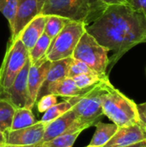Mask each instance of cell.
Instances as JSON below:
<instances>
[{
	"label": "cell",
	"mask_w": 146,
	"mask_h": 147,
	"mask_svg": "<svg viewBox=\"0 0 146 147\" xmlns=\"http://www.w3.org/2000/svg\"><path fill=\"white\" fill-rule=\"evenodd\" d=\"M14 112V106L5 98L0 97V132L3 134L10 129Z\"/></svg>",
	"instance_id": "obj_22"
},
{
	"label": "cell",
	"mask_w": 146,
	"mask_h": 147,
	"mask_svg": "<svg viewBox=\"0 0 146 147\" xmlns=\"http://www.w3.org/2000/svg\"><path fill=\"white\" fill-rule=\"evenodd\" d=\"M39 14H40V6L38 0H17L14 32L10 35L9 43L13 42L28 22Z\"/></svg>",
	"instance_id": "obj_12"
},
{
	"label": "cell",
	"mask_w": 146,
	"mask_h": 147,
	"mask_svg": "<svg viewBox=\"0 0 146 147\" xmlns=\"http://www.w3.org/2000/svg\"><path fill=\"white\" fill-rule=\"evenodd\" d=\"M52 40L46 34H42V35L36 41L34 46L29 51V59L31 64H35L40 59L46 58V54L49 48Z\"/></svg>",
	"instance_id": "obj_21"
},
{
	"label": "cell",
	"mask_w": 146,
	"mask_h": 147,
	"mask_svg": "<svg viewBox=\"0 0 146 147\" xmlns=\"http://www.w3.org/2000/svg\"><path fill=\"white\" fill-rule=\"evenodd\" d=\"M91 88L92 87L88 89H80L79 87L77 86V84H75L72 78H65L62 80L57 81L50 84L46 90V95L53 94L57 96L70 98L75 96H81L84 95L86 92H88Z\"/></svg>",
	"instance_id": "obj_16"
},
{
	"label": "cell",
	"mask_w": 146,
	"mask_h": 147,
	"mask_svg": "<svg viewBox=\"0 0 146 147\" xmlns=\"http://www.w3.org/2000/svg\"><path fill=\"white\" fill-rule=\"evenodd\" d=\"M107 7L100 0H45L40 14L59 16L88 26L101 16Z\"/></svg>",
	"instance_id": "obj_2"
},
{
	"label": "cell",
	"mask_w": 146,
	"mask_h": 147,
	"mask_svg": "<svg viewBox=\"0 0 146 147\" xmlns=\"http://www.w3.org/2000/svg\"><path fill=\"white\" fill-rule=\"evenodd\" d=\"M46 16L39 14L22 30L16 39H19L28 52L44 33Z\"/></svg>",
	"instance_id": "obj_14"
},
{
	"label": "cell",
	"mask_w": 146,
	"mask_h": 147,
	"mask_svg": "<svg viewBox=\"0 0 146 147\" xmlns=\"http://www.w3.org/2000/svg\"><path fill=\"white\" fill-rule=\"evenodd\" d=\"M29 59V52L19 39L8 43L6 53L0 66V90L10 87Z\"/></svg>",
	"instance_id": "obj_7"
},
{
	"label": "cell",
	"mask_w": 146,
	"mask_h": 147,
	"mask_svg": "<svg viewBox=\"0 0 146 147\" xmlns=\"http://www.w3.org/2000/svg\"><path fill=\"white\" fill-rule=\"evenodd\" d=\"M86 30V25L83 22H70L61 32L51 41L46 59L51 62L63 59L72 58L73 52Z\"/></svg>",
	"instance_id": "obj_6"
},
{
	"label": "cell",
	"mask_w": 146,
	"mask_h": 147,
	"mask_svg": "<svg viewBox=\"0 0 146 147\" xmlns=\"http://www.w3.org/2000/svg\"><path fill=\"white\" fill-rule=\"evenodd\" d=\"M51 61L46 58L40 59L35 64H31L28 75V100L27 108L32 109L34 106L40 90L46 79V73L50 67Z\"/></svg>",
	"instance_id": "obj_11"
},
{
	"label": "cell",
	"mask_w": 146,
	"mask_h": 147,
	"mask_svg": "<svg viewBox=\"0 0 146 147\" xmlns=\"http://www.w3.org/2000/svg\"><path fill=\"white\" fill-rule=\"evenodd\" d=\"M108 6L110 5H128L126 0H100Z\"/></svg>",
	"instance_id": "obj_30"
},
{
	"label": "cell",
	"mask_w": 146,
	"mask_h": 147,
	"mask_svg": "<svg viewBox=\"0 0 146 147\" xmlns=\"http://www.w3.org/2000/svg\"><path fill=\"white\" fill-rule=\"evenodd\" d=\"M125 147H146V140H144V141H141V142L133 144L132 146H128Z\"/></svg>",
	"instance_id": "obj_32"
},
{
	"label": "cell",
	"mask_w": 146,
	"mask_h": 147,
	"mask_svg": "<svg viewBox=\"0 0 146 147\" xmlns=\"http://www.w3.org/2000/svg\"><path fill=\"white\" fill-rule=\"evenodd\" d=\"M85 73H96V72L93 71L85 63L72 58V59L71 61V64L69 65L67 78H75V77H77L78 75L85 74Z\"/></svg>",
	"instance_id": "obj_26"
},
{
	"label": "cell",
	"mask_w": 146,
	"mask_h": 147,
	"mask_svg": "<svg viewBox=\"0 0 146 147\" xmlns=\"http://www.w3.org/2000/svg\"><path fill=\"white\" fill-rule=\"evenodd\" d=\"M81 133L68 134L58 136L49 141L43 142L44 147H72Z\"/></svg>",
	"instance_id": "obj_25"
},
{
	"label": "cell",
	"mask_w": 146,
	"mask_h": 147,
	"mask_svg": "<svg viewBox=\"0 0 146 147\" xmlns=\"http://www.w3.org/2000/svg\"><path fill=\"white\" fill-rule=\"evenodd\" d=\"M128 5L137 12L146 16V0H126Z\"/></svg>",
	"instance_id": "obj_28"
},
{
	"label": "cell",
	"mask_w": 146,
	"mask_h": 147,
	"mask_svg": "<svg viewBox=\"0 0 146 147\" xmlns=\"http://www.w3.org/2000/svg\"><path fill=\"white\" fill-rule=\"evenodd\" d=\"M85 147H94V146H85Z\"/></svg>",
	"instance_id": "obj_35"
},
{
	"label": "cell",
	"mask_w": 146,
	"mask_h": 147,
	"mask_svg": "<svg viewBox=\"0 0 146 147\" xmlns=\"http://www.w3.org/2000/svg\"><path fill=\"white\" fill-rule=\"evenodd\" d=\"M17 9V0H0V11L7 19L11 34L14 32L15 19Z\"/></svg>",
	"instance_id": "obj_23"
},
{
	"label": "cell",
	"mask_w": 146,
	"mask_h": 147,
	"mask_svg": "<svg viewBox=\"0 0 146 147\" xmlns=\"http://www.w3.org/2000/svg\"><path fill=\"white\" fill-rule=\"evenodd\" d=\"M2 147H44L43 146V142H40V143H37V144H34V145H30V146H9V145H4Z\"/></svg>",
	"instance_id": "obj_31"
},
{
	"label": "cell",
	"mask_w": 146,
	"mask_h": 147,
	"mask_svg": "<svg viewBox=\"0 0 146 147\" xmlns=\"http://www.w3.org/2000/svg\"><path fill=\"white\" fill-rule=\"evenodd\" d=\"M102 46L112 51L108 71L133 47L146 42V16L129 5H110L95 22L86 26Z\"/></svg>",
	"instance_id": "obj_1"
},
{
	"label": "cell",
	"mask_w": 146,
	"mask_h": 147,
	"mask_svg": "<svg viewBox=\"0 0 146 147\" xmlns=\"http://www.w3.org/2000/svg\"><path fill=\"white\" fill-rule=\"evenodd\" d=\"M46 124L37 121L34 125L17 129L8 130L4 133L5 145L9 146H30L41 142Z\"/></svg>",
	"instance_id": "obj_9"
},
{
	"label": "cell",
	"mask_w": 146,
	"mask_h": 147,
	"mask_svg": "<svg viewBox=\"0 0 146 147\" xmlns=\"http://www.w3.org/2000/svg\"><path fill=\"white\" fill-rule=\"evenodd\" d=\"M30 65L31 61L30 59H28L10 87L3 91H1V95L3 96V98L9 101L15 109L27 108L28 100V75Z\"/></svg>",
	"instance_id": "obj_8"
},
{
	"label": "cell",
	"mask_w": 146,
	"mask_h": 147,
	"mask_svg": "<svg viewBox=\"0 0 146 147\" xmlns=\"http://www.w3.org/2000/svg\"><path fill=\"white\" fill-rule=\"evenodd\" d=\"M146 140V132L139 124L119 127L110 140L102 147H125Z\"/></svg>",
	"instance_id": "obj_13"
},
{
	"label": "cell",
	"mask_w": 146,
	"mask_h": 147,
	"mask_svg": "<svg viewBox=\"0 0 146 147\" xmlns=\"http://www.w3.org/2000/svg\"><path fill=\"white\" fill-rule=\"evenodd\" d=\"M103 115L118 127L139 124L137 103L110 83L102 96Z\"/></svg>",
	"instance_id": "obj_3"
},
{
	"label": "cell",
	"mask_w": 146,
	"mask_h": 147,
	"mask_svg": "<svg viewBox=\"0 0 146 147\" xmlns=\"http://www.w3.org/2000/svg\"><path fill=\"white\" fill-rule=\"evenodd\" d=\"M71 59L72 58H67V59H63L60 60L51 62L50 67L46 73V79L40 90L37 100H39L41 96L46 95V90L50 84L67 78L68 69Z\"/></svg>",
	"instance_id": "obj_15"
},
{
	"label": "cell",
	"mask_w": 146,
	"mask_h": 147,
	"mask_svg": "<svg viewBox=\"0 0 146 147\" xmlns=\"http://www.w3.org/2000/svg\"><path fill=\"white\" fill-rule=\"evenodd\" d=\"M118 128L119 127L114 123H103L100 121L96 124V132L88 146L94 147L105 146L117 132Z\"/></svg>",
	"instance_id": "obj_17"
},
{
	"label": "cell",
	"mask_w": 146,
	"mask_h": 147,
	"mask_svg": "<svg viewBox=\"0 0 146 147\" xmlns=\"http://www.w3.org/2000/svg\"><path fill=\"white\" fill-rule=\"evenodd\" d=\"M0 95H1V90H0Z\"/></svg>",
	"instance_id": "obj_36"
},
{
	"label": "cell",
	"mask_w": 146,
	"mask_h": 147,
	"mask_svg": "<svg viewBox=\"0 0 146 147\" xmlns=\"http://www.w3.org/2000/svg\"><path fill=\"white\" fill-rule=\"evenodd\" d=\"M137 109L139 114V124L146 132V102L137 104Z\"/></svg>",
	"instance_id": "obj_29"
},
{
	"label": "cell",
	"mask_w": 146,
	"mask_h": 147,
	"mask_svg": "<svg viewBox=\"0 0 146 147\" xmlns=\"http://www.w3.org/2000/svg\"><path fill=\"white\" fill-rule=\"evenodd\" d=\"M108 50L102 46L86 30L80 38L72 58L85 63L93 71L102 77L108 76Z\"/></svg>",
	"instance_id": "obj_5"
},
{
	"label": "cell",
	"mask_w": 146,
	"mask_h": 147,
	"mask_svg": "<svg viewBox=\"0 0 146 147\" xmlns=\"http://www.w3.org/2000/svg\"><path fill=\"white\" fill-rule=\"evenodd\" d=\"M71 21L59 16H46L44 34H46L52 40Z\"/></svg>",
	"instance_id": "obj_20"
},
{
	"label": "cell",
	"mask_w": 146,
	"mask_h": 147,
	"mask_svg": "<svg viewBox=\"0 0 146 147\" xmlns=\"http://www.w3.org/2000/svg\"><path fill=\"white\" fill-rule=\"evenodd\" d=\"M5 145V139H4V134L0 132V147Z\"/></svg>",
	"instance_id": "obj_33"
},
{
	"label": "cell",
	"mask_w": 146,
	"mask_h": 147,
	"mask_svg": "<svg viewBox=\"0 0 146 147\" xmlns=\"http://www.w3.org/2000/svg\"><path fill=\"white\" fill-rule=\"evenodd\" d=\"M38 2H39V4H40V9H41V7H42L43 3H44V2H45V0H38Z\"/></svg>",
	"instance_id": "obj_34"
},
{
	"label": "cell",
	"mask_w": 146,
	"mask_h": 147,
	"mask_svg": "<svg viewBox=\"0 0 146 147\" xmlns=\"http://www.w3.org/2000/svg\"><path fill=\"white\" fill-rule=\"evenodd\" d=\"M84 129L77 122L72 109L46 124L42 142L49 141L58 136L74 133H82Z\"/></svg>",
	"instance_id": "obj_10"
},
{
	"label": "cell",
	"mask_w": 146,
	"mask_h": 147,
	"mask_svg": "<svg viewBox=\"0 0 146 147\" xmlns=\"http://www.w3.org/2000/svg\"><path fill=\"white\" fill-rule=\"evenodd\" d=\"M79 98H80V96L65 98V101H63L59 103H56L54 106L50 108L48 110H46L43 114V115L40 119V121L47 124L50 121L57 119L58 117L61 116L62 115H64L67 111L71 110L72 109V107L79 100Z\"/></svg>",
	"instance_id": "obj_18"
},
{
	"label": "cell",
	"mask_w": 146,
	"mask_h": 147,
	"mask_svg": "<svg viewBox=\"0 0 146 147\" xmlns=\"http://www.w3.org/2000/svg\"><path fill=\"white\" fill-rule=\"evenodd\" d=\"M110 84L109 78L104 79L93 86L88 92L81 96L77 103L72 107V111L77 122L85 130L96 126L103 115L102 96Z\"/></svg>",
	"instance_id": "obj_4"
},
{
	"label": "cell",
	"mask_w": 146,
	"mask_h": 147,
	"mask_svg": "<svg viewBox=\"0 0 146 147\" xmlns=\"http://www.w3.org/2000/svg\"><path fill=\"white\" fill-rule=\"evenodd\" d=\"M108 78V76L102 77L96 73H85L73 78V81L80 89H88L97 84L101 81Z\"/></svg>",
	"instance_id": "obj_24"
},
{
	"label": "cell",
	"mask_w": 146,
	"mask_h": 147,
	"mask_svg": "<svg viewBox=\"0 0 146 147\" xmlns=\"http://www.w3.org/2000/svg\"><path fill=\"white\" fill-rule=\"evenodd\" d=\"M58 103V96L53 94H46L39 99L37 103V109L40 113H45L50 108Z\"/></svg>",
	"instance_id": "obj_27"
},
{
	"label": "cell",
	"mask_w": 146,
	"mask_h": 147,
	"mask_svg": "<svg viewBox=\"0 0 146 147\" xmlns=\"http://www.w3.org/2000/svg\"><path fill=\"white\" fill-rule=\"evenodd\" d=\"M37 122L32 109L28 108L15 109L9 130H17L34 125Z\"/></svg>",
	"instance_id": "obj_19"
}]
</instances>
